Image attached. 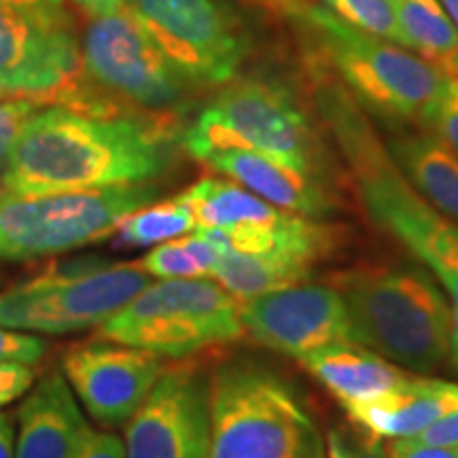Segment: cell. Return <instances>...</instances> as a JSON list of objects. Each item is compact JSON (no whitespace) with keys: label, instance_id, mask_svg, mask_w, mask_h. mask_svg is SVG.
Masks as SVG:
<instances>
[{"label":"cell","instance_id":"obj_13","mask_svg":"<svg viewBox=\"0 0 458 458\" xmlns=\"http://www.w3.org/2000/svg\"><path fill=\"white\" fill-rule=\"evenodd\" d=\"M125 458H208L210 376L196 365H165L125 422Z\"/></svg>","mask_w":458,"mask_h":458},{"label":"cell","instance_id":"obj_39","mask_svg":"<svg viewBox=\"0 0 458 458\" xmlns=\"http://www.w3.org/2000/svg\"><path fill=\"white\" fill-rule=\"evenodd\" d=\"M437 66H442L445 72H450V74H454V77H458V49L452 51V54L445 57V60L439 62Z\"/></svg>","mask_w":458,"mask_h":458},{"label":"cell","instance_id":"obj_17","mask_svg":"<svg viewBox=\"0 0 458 458\" xmlns=\"http://www.w3.org/2000/svg\"><path fill=\"white\" fill-rule=\"evenodd\" d=\"M199 162L286 213L310 219H323L334 213L329 189L318 174L291 168L278 159L246 148H221Z\"/></svg>","mask_w":458,"mask_h":458},{"label":"cell","instance_id":"obj_9","mask_svg":"<svg viewBox=\"0 0 458 458\" xmlns=\"http://www.w3.org/2000/svg\"><path fill=\"white\" fill-rule=\"evenodd\" d=\"M157 196L156 182L47 196L0 189V261H34L102 242Z\"/></svg>","mask_w":458,"mask_h":458},{"label":"cell","instance_id":"obj_22","mask_svg":"<svg viewBox=\"0 0 458 458\" xmlns=\"http://www.w3.org/2000/svg\"><path fill=\"white\" fill-rule=\"evenodd\" d=\"M191 210L196 229L272 225L284 219L280 210L232 179L204 176L176 196Z\"/></svg>","mask_w":458,"mask_h":458},{"label":"cell","instance_id":"obj_7","mask_svg":"<svg viewBox=\"0 0 458 458\" xmlns=\"http://www.w3.org/2000/svg\"><path fill=\"white\" fill-rule=\"evenodd\" d=\"M179 145L198 162L221 148H246L310 174L323 162L317 131L293 91L263 77L225 83L182 130Z\"/></svg>","mask_w":458,"mask_h":458},{"label":"cell","instance_id":"obj_21","mask_svg":"<svg viewBox=\"0 0 458 458\" xmlns=\"http://www.w3.org/2000/svg\"><path fill=\"white\" fill-rule=\"evenodd\" d=\"M388 153L410 185L458 225V156L431 131L393 136Z\"/></svg>","mask_w":458,"mask_h":458},{"label":"cell","instance_id":"obj_3","mask_svg":"<svg viewBox=\"0 0 458 458\" xmlns=\"http://www.w3.org/2000/svg\"><path fill=\"white\" fill-rule=\"evenodd\" d=\"M346 303L352 340L427 376L452 352V308L442 284L420 263L359 266L334 278Z\"/></svg>","mask_w":458,"mask_h":458},{"label":"cell","instance_id":"obj_37","mask_svg":"<svg viewBox=\"0 0 458 458\" xmlns=\"http://www.w3.org/2000/svg\"><path fill=\"white\" fill-rule=\"evenodd\" d=\"M74 3H77L88 15L100 17V15L114 13V11L128 7L130 0H74Z\"/></svg>","mask_w":458,"mask_h":458},{"label":"cell","instance_id":"obj_26","mask_svg":"<svg viewBox=\"0 0 458 458\" xmlns=\"http://www.w3.org/2000/svg\"><path fill=\"white\" fill-rule=\"evenodd\" d=\"M196 229L191 210L179 198L151 202L125 216L117 227V240L122 246H156L168 240L181 238Z\"/></svg>","mask_w":458,"mask_h":458},{"label":"cell","instance_id":"obj_2","mask_svg":"<svg viewBox=\"0 0 458 458\" xmlns=\"http://www.w3.org/2000/svg\"><path fill=\"white\" fill-rule=\"evenodd\" d=\"M314 105L351 170L371 223L403 246L448 295L450 359L458 369V225L410 185L368 114L335 79H318Z\"/></svg>","mask_w":458,"mask_h":458},{"label":"cell","instance_id":"obj_36","mask_svg":"<svg viewBox=\"0 0 458 458\" xmlns=\"http://www.w3.org/2000/svg\"><path fill=\"white\" fill-rule=\"evenodd\" d=\"M0 458H15V416L0 410Z\"/></svg>","mask_w":458,"mask_h":458},{"label":"cell","instance_id":"obj_15","mask_svg":"<svg viewBox=\"0 0 458 458\" xmlns=\"http://www.w3.org/2000/svg\"><path fill=\"white\" fill-rule=\"evenodd\" d=\"M60 371L74 397L100 427H122L164 374V357L108 340L71 346Z\"/></svg>","mask_w":458,"mask_h":458},{"label":"cell","instance_id":"obj_27","mask_svg":"<svg viewBox=\"0 0 458 458\" xmlns=\"http://www.w3.org/2000/svg\"><path fill=\"white\" fill-rule=\"evenodd\" d=\"M325 9L359 30L401 45L397 17L391 0H320Z\"/></svg>","mask_w":458,"mask_h":458},{"label":"cell","instance_id":"obj_31","mask_svg":"<svg viewBox=\"0 0 458 458\" xmlns=\"http://www.w3.org/2000/svg\"><path fill=\"white\" fill-rule=\"evenodd\" d=\"M47 351V340H43V337L0 327V360L38 365Z\"/></svg>","mask_w":458,"mask_h":458},{"label":"cell","instance_id":"obj_4","mask_svg":"<svg viewBox=\"0 0 458 458\" xmlns=\"http://www.w3.org/2000/svg\"><path fill=\"white\" fill-rule=\"evenodd\" d=\"M208 458H327L297 388L267 365L232 359L210 376Z\"/></svg>","mask_w":458,"mask_h":458},{"label":"cell","instance_id":"obj_42","mask_svg":"<svg viewBox=\"0 0 458 458\" xmlns=\"http://www.w3.org/2000/svg\"><path fill=\"white\" fill-rule=\"evenodd\" d=\"M4 98H7V96H4V94H3V91H0V100H4Z\"/></svg>","mask_w":458,"mask_h":458},{"label":"cell","instance_id":"obj_1","mask_svg":"<svg viewBox=\"0 0 458 458\" xmlns=\"http://www.w3.org/2000/svg\"><path fill=\"white\" fill-rule=\"evenodd\" d=\"M176 142L168 114L43 106L17 136L0 185L28 196L142 185L170 168Z\"/></svg>","mask_w":458,"mask_h":458},{"label":"cell","instance_id":"obj_11","mask_svg":"<svg viewBox=\"0 0 458 458\" xmlns=\"http://www.w3.org/2000/svg\"><path fill=\"white\" fill-rule=\"evenodd\" d=\"M153 45L187 85H225L250 54V32L223 0H130Z\"/></svg>","mask_w":458,"mask_h":458},{"label":"cell","instance_id":"obj_41","mask_svg":"<svg viewBox=\"0 0 458 458\" xmlns=\"http://www.w3.org/2000/svg\"><path fill=\"white\" fill-rule=\"evenodd\" d=\"M0 4H64V0H0Z\"/></svg>","mask_w":458,"mask_h":458},{"label":"cell","instance_id":"obj_16","mask_svg":"<svg viewBox=\"0 0 458 458\" xmlns=\"http://www.w3.org/2000/svg\"><path fill=\"white\" fill-rule=\"evenodd\" d=\"M15 420V458H74L94 431L60 369L34 380Z\"/></svg>","mask_w":458,"mask_h":458},{"label":"cell","instance_id":"obj_14","mask_svg":"<svg viewBox=\"0 0 458 458\" xmlns=\"http://www.w3.org/2000/svg\"><path fill=\"white\" fill-rule=\"evenodd\" d=\"M244 334L300 360L331 344L354 342L346 303L334 284L303 283L240 301Z\"/></svg>","mask_w":458,"mask_h":458},{"label":"cell","instance_id":"obj_25","mask_svg":"<svg viewBox=\"0 0 458 458\" xmlns=\"http://www.w3.org/2000/svg\"><path fill=\"white\" fill-rule=\"evenodd\" d=\"M219 259V249L202 232L193 229L185 236L153 246L139 266L157 280L210 278Z\"/></svg>","mask_w":458,"mask_h":458},{"label":"cell","instance_id":"obj_23","mask_svg":"<svg viewBox=\"0 0 458 458\" xmlns=\"http://www.w3.org/2000/svg\"><path fill=\"white\" fill-rule=\"evenodd\" d=\"M314 263L317 261L295 255L223 253L210 278L238 301H246L286 286L310 283Z\"/></svg>","mask_w":458,"mask_h":458},{"label":"cell","instance_id":"obj_32","mask_svg":"<svg viewBox=\"0 0 458 458\" xmlns=\"http://www.w3.org/2000/svg\"><path fill=\"white\" fill-rule=\"evenodd\" d=\"M34 380H37L34 365L17 363V360H0V410L30 391Z\"/></svg>","mask_w":458,"mask_h":458},{"label":"cell","instance_id":"obj_8","mask_svg":"<svg viewBox=\"0 0 458 458\" xmlns=\"http://www.w3.org/2000/svg\"><path fill=\"white\" fill-rule=\"evenodd\" d=\"M244 334L240 301L213 278L148 283L96 327L98 340L142 348L164 359H187Z\"/></svg>","mask_w":458,"mask_h":458},{"label":"cell","instance_id":"obj_10","mask_svg":"<svg viewBox=\"0 0 458 458\" xmlns=\"http://www.w3.org/2000/svg\"><path fill=\"white\" fill-rule=\"evenodd\" d=\"M148 283L139 261L49 270L0 291V327L45 335L100 327Z\"/></svg>","mask_w":458,"mask_h":458},{"label":"cell","instance_id":"obj_38","mask_svg":"<svg viewBox=\"0 0 458 458\" xmlns=\"http://www.w3.org/2000/svg\"><path fill=\"white\" fill-rule=\"evenodd\" d=\"M250 3L261 4L263 9L272 11V13L284 15V17H295L303 7L301 0H250Z\"/></svg>","mask_w":458,"mask_h":458},{"label":"cell","instance_id":"obj_28","mask_svg":"<svg viewBox=\"0 0 458 458\" xmlns=\"http://www.w3.org/2000/svg\"><path fill=\"white\" fill-rule=\"evenodd\" d=\"M420 123L458 156V77L454 74H450L442 94L420 114Z\"/></svg>","mask_w":458,"mask_h":458},{"label":"cell","instance_id":"obj_20","mask_svg":"<svg viewBox=\"0 0 458 458\" xmlns=\"http://www.w3.org/2000/svg\"><path fill=\"white\" fill-rule=\"evenodd\" d=\"M198 232H202L221 255L278 253L306 257L318 263L342 244V232L335 225L293 213H286L284 219L272 225L210 227Z\"/></svg>","mask_w":458,"mask_h":458},{"label":"cell","instance_id":"obj_34","mask_svg":"<svg viewBox=\"0 0 458 458\" xmlns=\"http://www.w3.org/2000/svg\"><path fill=\"white\" fill-rule=\"evenodd\" d=\"M74 458H125V445L114 433L91 431Z\"/></svg>","mask_w":458,"mask_h":458},{"label":"cell","instance_id":"obj_35","mask_svg":"<svg viewBox=\"0 0 458 458\" xmlns=\"http://www.w3.org/2000/svg\"><path fill=\"white\" fill-rule=\"evenodd\" d=\"M386 454L388 458H458V448H437L414 439H391Z\"/></svg>","mask_w":458,"mask_h":458},{"label":"cell","instance_id":"obj_6","mask_svg":"<svg viewBox=\"0 0 458 458\" xmlns=\"http://www.w3.org/2000/svg\"><path fill=\"white\" fill-rule=\"evenodd\" d=\"M0 91L100 117L131 113L89 81L62 4H0Z\"/></svg>","mask_w":458,"mask_h":458},{"label":"cell","instance_id":"obj_43","mask_svg":"<svg viewBox=\"0 0 458 458\" xmlns=\"http://www.w3.org/2000/svg\"><path fill=\"white\" fill-rule=\"evenodd\" d=\"M0 284H3V272H0Z\"/></svg>","mask_w":458,"mask_h":458},{"label":"cell","instance_id":"obj_24","mask_svg":"<svg viewBox=\"0 0 458 458\" xmlns=\"http://www.w3.org/2000/svg\"><path fill=\"white\" fill-rule=\"evenodd\" d=\"M401 34V47L427 60H445L458 49V32L439 0H391Z\"/></svg>","mask_w":458,"mask_h":458},{"label":"cell","instance_id":"obj_33","mask_svg":"<svg viewBox=\"0 0 458 458\" xmlns=\"http://www.w3.org/2000/svg\"><path fill=\"white\" fill-rule=\"evenodd\" d=\"M410 439H414L418 444L437 445V448H458V408L437 418L425 431H420L416 437Z\"/></svg>","mask_w":458,"mask_h":458},{"label":"cell","instance_id":"obj_19","mask_svg":"<svg viewBox=\"0 0 458 458\" xmlns=\"http://www.w3.org/2000/svg\"><path fill=\"white\" fill-rule=\"evenodd\" d=\"M300 365L342 408L376 397L410 376V371L357 342L331 344L301 357Z\"/></svg>","mask_w":458,"mask_h":458},{"label":"cell","instance_id":"obj_18","mask_svg":"<svg viewBox=\"0 0 458 458\" xmlns=\"http://www.w3.org/2000/svg\"><path fill=\"white\" fill-rule=\"evenodd\" d=\"M458 408L456 382L408 376L385 393L344 408L352 425L374 439H410Z\"/></svg>","mask_w":458,"mask_h":458},{"label":"cell","instance_id":"obj_30","mask_svg":"<svg viewBox=\"0 0 458 458\" xmlns=\"http://www.w3.org/2000/svg\"><path fill=\"white\" fill-rule=\"evenodd\" d=\"M325 456L327 458H388L382 439L365 435V439L344 431L331 428L325 439Z\"/></svg>","mask_w":458,"mask_h":458},{"label":"cell","instance_id":"obj_40","mask_svg":"<svg viewBox=\"0 0 458 458\" xmlns=\"http://www.w3.org/2000/svg\"><path fill=\"white\" fill-rule=\"evenodd\" d=\"M439 3L444 4V9L450 17L452 26H454L456 32H458V0H439Z\"/></svg>","mask_w":458,"mask_h":458},{"label":"cell","instance_id":"obj_12","mask_svg":"<svg viewBox=\"0 0 458 458\" xmlns=\"http://www.w3.org/2000/svg\"><path fill=\"white\" fill-rule=\"evenodd\" d=\"M81 62L89 81L131 113L168 114L185 100L189 85L130 7L94 17L81 38Z\"/></svg>","mask_w":458,"mask_h":458},{"label":"cell","instance_id":"obj_5","mask_svg":"<svg viewBox=\"0 0 458 458\" xmlns=\"http://www.w3.org/2000/svg\"><path fill=\"white\" fill-rule=\"evenodd\" d=\"M293 20L312 34L320 57L363 111L391 122H420L450 72L427 57L354 28L325 9L303 4Z\"/></svg>","mask_w":458,"mask_h":458},{"label":"cell","instance_id":"obj_29","mask_svg":"<svg viewBox=\"0 0 458 458\" xmlns=\"http://www.w3.org/2000/svg\"><path fill=\"white\" fill-rule=\"evenodd\" d=\"M43 108L37 100L30 98H4L0 100V172L11 156L17 136L28 119Z\"/></svg>","mask_w":458,"mask_h":458}]
</instances>
